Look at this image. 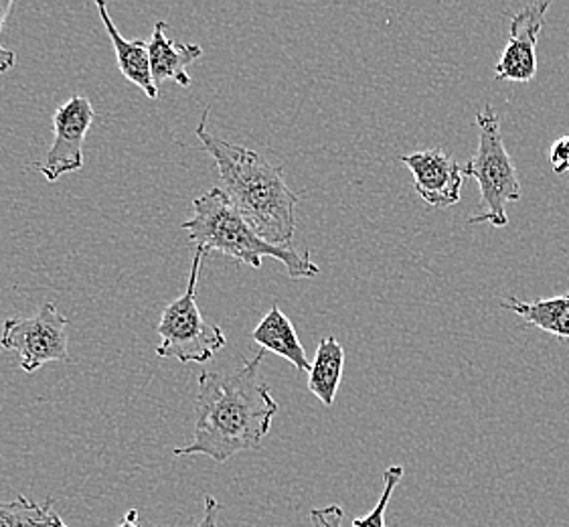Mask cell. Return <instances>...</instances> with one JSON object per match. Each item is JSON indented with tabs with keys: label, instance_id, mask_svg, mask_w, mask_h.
I'll return each mask as SVG.
<instances>
[{
	"label": "cell",
	"instance_id": "obj_1",
	"mask_svg": "<svg viewBox=\"0 0 569 527\" xmlns=\"http://www.w3.org/2000/svg\"><path fill=\"white\" fill-rule=\"evenodd\" d=\"M263 357L266 351L260 349L236 371H206L199 376L193 440L187 447L174 448V457L207 455L216 463H226L243 450L262 448L280 408L260 378Z\"/></svg>",
	"mask_w": 569,
	"mask_h": 527
},
{
	"label": "cell",
	"instance_id": "obj_2",
	"mask_svg": "<svg viewBox=\"0 0 569 527\" xmlns=\"http://www.w3.org/2000/svg\"><path fill=\"white\" fill-rule=\"evenodd\" d=\"M209 110L201 116L194 135L216 161L221 191L263 240L290 248L297 233L300 196L286 183L284 167L266 161L256 150L211 135L207 130Z\"/></svg>",
	"mask_w": 569,
	"mask_h": 527
},
{
	"label": "cell",
	"instance_id": "obj_3",
	"mask_svg": "<svg viewBox=\"0 0 569 527\" xmlns=\"http://www.w3.org/2000/svg\"><path fill=\"white\" fill-rule=\"evenodd\" d=\"M181 228L189 233V243H193L194 250L223 253L251 268H260L263 258H273L284 264L288 276L295 280L320 275L319 264L308 250L298 252L292 246L284 248L263 240L231 206L221 187H213L194 199L193 218L182 221Z\"/></svg>",
	"mask_w": 569,
	"mask_h": 527
},
{
	"label": "cell",
	"instance_id": "obj_4",
	"mask_svg": "<svg viewBox=\"0 0 569 527\" xmlns=\"http://www.w3.org/2000/svg\"><path fill=\"white\" fill-rule=\"evenodd\" d=\"M477 125L479 147L475 157L465 165V175L479 183L480 213L468 219V223H490L492 228H505L509 223L507 206L521 199L519 175L505 147L501 122L492 106L477 112Z\"/></svg>",
	"mask_w": 569,
	"mask_h": 527
},
{
	"label": "cell",
	"instance_id": "obj_5",
	"mask_svg": "<svg viewBox=\"0 0 569 527\" xmlns=\"http://www.w3.org/2000/svg\"><path fill=\"white\" fill-rule=\"evenodd\" d=\"M206 256L203 250H194L184 295L174 298L160 315L157 325L160 337L157 345L159 357L179 359L181 364H207L228 344L226 332L221 331V327L207 321L197 305V285Z\"/></svg>",
	"mask_w": 569,
	"mask_h": 527
},
{
	"label": "cell",
	"instance_id": "obj_6",
	"mask_svg": "<svg viewBox=\"0 0 569 527\" xmlns=\"http://www.w3.org/2000/svg\"><path fill=\"white\" fill-rule=\"evenodd\" d=\"M68 327V317L53 302H47L31 319H7L0 345L17 354L24 374H34L47 364L69 361Z\"/></svg>",
	"mask_w": 569,
	"mask_h": 527
},
{
	"label": "cell",
	"instance_id": "obj_7",
	"mask_svg": "<svg viewBox=\"0 0 569 527\" xmlns=\"http://www.w3.org/2000/svg\"><path fill=\"white\" fill-rule=\"evenodd\" d=\"M96 120V110L86 96H73L61 103L53 115V145L46 159L34 165L49 183H56L63 175L83 169V142Z\"/></svg>",
	"mask_w": 569,
	"mask_h": 527
},
{
	"label": "cell",
	"instance_id": "obj_8",
	"mask_svg": "<svg viewBox=\"0 0 569 527\" xmlns=\"http://www.w3.org/2000/svg\"><path fill=\"white\" fill-rule=\"evenodd\" d=\"M399 161L410 169L418 196L433 209L456 206L462 199L465 167H460L446 150H418L403 155Z\"/></svg>",
	"mask_w": 569,
	"mask_h": 527
},
{
	"label": "cell",
	"instance_id": "obj_9",
	"mask_svg": "<svg viewBox=\"0 0 569 527\" xmlns=\"http://www.w3.org/2000/svg\"><path fill=\"white\" fill-rule=\"evenodd\" d=\"M551 2L529 4L511 19V33L495 66V80L527 83L537 76V43Z\"/></svg>",
	"mask_w": 569,
	"mask_h": 527
},
{
	"label": "cell",
	"instance_id": "obj_10",
	"mask_svg": "<svg viewBox=\"0 0 569 527\" xmlns=\"http://www.w3.org/2000/svg\"><path fill=\"white\" fill-rule=\"evenodd\" d=\"M169 24L159 21L152 29L150 37L149 56L150 69L154 83L159 86L162 81H177L181 88L191 86V76L187 68L203 56V49L197 43H179L169 39Z\"/></svg>",
	"mask_w": 569,
	"mask_h": 527
},
{
	"label": "cell",
	"instance_id": "obj_11",
	"mask_svg": "<svg viewBox=\"0 0 569 527\" xmlns=\"http://www.w3.org/2000/svg\"><path fill=\"white\" fill-rule=\"evenodd\" d=\"M96 9L100 12L103 27H106L108 37L114 46L118 69L122 71V76L147 93L150 100H157L159 98V86L154 83L152 69H150L149 43L142 41V39H124L122 33L118 31L114 21H112L108 4L102 0L96 4Z\"/></svg>",
	"mask_w": 569,
	"mask_h": 527
},
{
	"label": "cell",
	"instance_id": "obj_12",
	"mask_svg": "<svg viewBox=\"0 0 569 527\" xmlns=\"http://www.w3.org/2000/svg\"><path fill=\"white\" fill-rule=\"evenodd\" d=\"M251 339L253 344L260 345L263 351L284 357L286 361L297 367L298 371L302 374L310 371V361L305 347L298 339L297 329L278 305H273L262 321L258 322V327L251 331Z\"/></svg>",
	"mask_w": 569,
	"mask_h": 527
},
{
	"label": "cell",
	"instance_id": "obj_13",
	"mask_svg": "<svg viewBox=\"0 0 569 527\" xmlns=\"http://www.w3.org/2000/svg\"><path fill=\"white\" fill-rule=\"evenodd\" d=\"M501 309L519 315L529 327H537L559 339H569V292L539 300H502Z\"/></svg>",
	"mask_w": 569,
	"mask_h": 527
},
{
	"label": "cell",
	"instance_id": "obj_14",
	"mask_svg": "<svg viewBox=\"0 0 569 527\" xmlns=\"http://www.w3.org/2000/svg\"><path fill=\"white\" fill-rule=\"evenodd\" d=\"M345 361H347V356H345L342 345L337 341V337L330 335V337L320 339L317 356L308 371V390L315 398H319L327 408H330L337 398L342 371H345Z\"/></svg>",
	"mask_w": 569,
	"mask_h": 527
},
{
	"label": "cell",
	"instance_id": "obj_15",
	"mask_svg": "<svg viewBox=\"0 0 569 527\" xmlns=\"http://www.w3.org/2000/svg\"><path fill=\"white\" fill-rule=\"evenodd\" d=\"M0 527H69L58 511L53 501L34 504L24 495H17L14 501L0 504Z\"/></svg>",
	"mask_w": 569,
	"mask_h": 527
},
{
	"label": "cell",
	"instance_id": "obj_16",
	"mask_svg": "<svg viewBox=\"0 0 569 527\" xmlns=\"http://www.w3.org/2000/svg\"><path fill=\"white\" fill-rule=\"evenodd\" d=\"M403 479V467L396 465L383 473V494L379 497L376 507L363 517H355L353 527H386V514L391 501V495Z\"/></svg>",
	"mask_w": 569,
	"mask_h": 527
},
{
	"label": "cell",
	"instance_id": "obj_17",
	"mask_svg": "<svg viewBox=\"0 0 569 527\" xmlns=\"http://www.w3.org/2000/svg\"><path fill=\"white\" fill-rule=\"evenodd\" d=\"M342 519H345V509L337 504L310 511L312 527H342Z\"/></svg>",
	"mask_w": 569,
	"mask_h": 527
},
{
	"label": "cell",
	"instance_id": "obj_18",
	"mask_svg": "<svg viewBox=\"0 0 569 527\" xmlns=\"http://www.w3.org/2000/svg\"><path fill=\"white\" fill-rule=\"evenodd\" d=\"M12 9H14L12 0H0V34H2L7 19L11 17ZM14 59H17V56L12 53L11 49L2 47V43H0V73H7L9 69H12Z\"/></svg>",
	"mask_w": 569,
	"mask_h": 527
},
{
	"label": "cell",
	"instance_id": "obj_19",
	"mask_svg": "<svg viewBox=\"0 0 569 527\" xmlns=\"http://www.w3.org/2000/svg\"><path fill=\"white\" fill-rule=\"evenodd\" d=\"M549 161H551L553 172H558V175L569 172V137L558 138V140L551 145Z\"/></svg>",
	"mask_w": 569,
	"mask_h": 527
},
{
	"label": "cell",
	"instance_id": "obj_20",
	"mask_svg": "<svg viewBox=\"0 0 569 527\" xmlns=\"http://www.w3.org/2000/svg\"><path fill=\"white\" fill-rule=\"evenodd\" d=\"M221 511V504L217 501L213 495H206V504H203V517L194 527H217V517Z\"/></svg>",
	"mask_w": 569,
	"mask_h": 527
},
{
	"label": "cell",
	"instance_id": "obj_21",
	"mask_svg": "<svg viewBox=\"0 0 569 527\" xmlns=\"http://www.w3.org/2000/svg\"><path fill=\"white\" fill-rule=\"evenodd\" d=\"M118 527H144L142 526V521H140V516H138L137 509H130L128 514H126L124 519H122V524Z\"/></svg>",
	"mask_w": 569,
	"mask_h": 527
}]
</instances>
